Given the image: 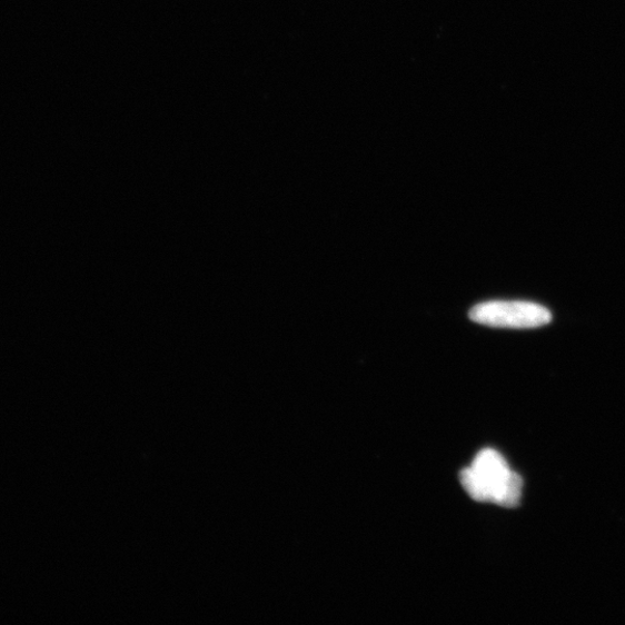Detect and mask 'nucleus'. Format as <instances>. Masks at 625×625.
Wrapping results in <instances>:
<instances>
[{
	"label": "nucleus",
	"instance_id": "obj_1",
	"mask_svg": "<svg viewBox=\"0 0 625 625\" xmlns=\"http://www.w3.org/2000/svg\"><path fill=\"white\" fill-rule=\"evenodd\" d=\"M460 479L468 495L476 502L515 507L523 496V478L509 469L506 460L495 449L480 450L473 465L462 472Z\"/></svg>",
	"mask_w": 625,
	"mask_h": 625
},
{
	"label": "nucleus",
	"instance_id": "obj_2",
	"mask_svg": "<svg viewBox=\"0 0 625 625\" xmlns=\"http://www.w3.org/2000/svg\"><path fill=\"white\" fill-rule=\"evenodd\" d=\"M472 321L497 328L527 329L552 323L548 308L528 301H487L476 305L469 312Z\"/></svg>",
	"mask_w": 625,
	"mask_h": 625
}]
</instances>
